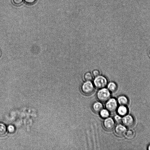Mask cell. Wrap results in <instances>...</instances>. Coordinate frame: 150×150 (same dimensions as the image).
I'll return each mask as SVG.
<instances>
[{"mask_svg": "<svg viewBox=\"0 0 150 150\" xmlns=\"http://www.w3.org/2000/svg\"><path fill=\"white\" fill-rule=\"evenodd\" d=\"M24 0H12L13 4L16 6H19L21 4Z\"/></svg>", "mask_w": 150, "mask_h": 150, "instance_id": "cell-17", "label": "cell"}, {"mask_svg": "<svg viewBox=\"0 0 150 150\" xmlns=\"http://www.w3.org/2000/svg\"><path fill=\"white\" fill-rule=\"evenodd\" d=\"M117 101L119 104L121 105H127L129 102L127 98L124 96H121L118 97Z\"/></svg>", "mask_w": 150, "mask_h": 150, "instance_id": "cell-9", "label": "cell"}, {"mask_svg": "<svg viewBox=\"0 0 150 150\" xmlns=\"http://www.w3.org/2000/svg\"><path fill=\"white\" fill-rule=\"evenodd\" d=\"M135 135L134 131L132 129L127 130L125 135L126 137L128 139H131L133 138Z\"/></svg>", "mask_w": 150, "mask_h": 150, "instance_id": "cell-13", "label": "cell"}, {"mask_svg": "<svg viewBox=\"0 0 150 150\" xmlns=\"http://www.w3.org/2000/svg\"></svg>", "mask_w": 150, "mask_h": 150, "instance_id": "cell-23", "label": "cell"}, {"mask_svg": "<svg viewBox=\"0 0 150 150\" xmlns=\"http://www.w3.org/2000/svg\"><path fill=\"white\" fill-rule=\"evenodd\" d=\"M24 1L27 4L31 5L35 4L37 0H24Z\"/></svg>", "mask_w": 150, "mask_h": 150, "instance_id": "cell-19", "label": "cell"}, {"mask_svg": "<svg viewBox=\"0 0 150 150\" xmlns=\"http://www.w3.org/2000/svg\"><path fill=\"white\" fill-rule=\"evenodd\" d=\"M117 112L119 115L124 116L127 115L128 110L126 106L120 105L117 108Z\"/></svg>", "mask_w": 150, "mask_h": 150, "instance_id": "cell-8", "label": "cell"}, {"mask_svg": "<svg viewBox=\"0 0 150 150\" xmlns=\"http://www.w3.org/2000/svg\"><path fill=\"white\" fill-rule=\"evenodd\" d=\"M100 112V116L103 118L108 117L110 115L109 111L107 109H102Z\"/></svg>", "mask_w": 150, "mask_h": 150, "instance_id": "cell-14", "label": "cell"}, {"mask_svg": "<svg viewBox=\"0 0 150 150\" xmlns=\"http://www.w3.org/2000/svg\"><path fill=\"white\" fill-rule=\"evenodd\" d=\"M8 129L9 133H12L15 131V128L13 125H10L8 127Z\"/></svg>", "mask_w": 150, "mask_h": 150, "instance_id": "cell-18", "label": "cell"}, {"mask_svg": "<svg viewBox=\"0 0 150 150\" xmlns=\"http://www.w3.org/2000/svg\"><path fill=\"white\" fill-rule=\"evenodd\" d=\"M103 108V105L100 102H96L93 104V110L96 112H100Z\"/></svg>", "mask_w": 150, "mask_h": 150, "instance_id": "cell-10", "label": "cell"}, {"mask_svg": "<svg viewBox=\"0 0 150 150\" xmlns=\"http://www.w3.org/2000/svg\"><path fill=\"white\" fill-rule=\"evenodd\" d=\"M7 129L4 123L0 122V137H3L6 134Z\"/></svg>", "mask_w": 150, "mask_h": 150, "instance_id": "cell-12", "label": "cell"}, {"mask_svg": "<svg viewBox=\"0 0 150 150\" xmlns=\"http://www.w3.org/2000/svg\"><path fill=\"white\" fill-rule=\"evenodd\" d=\"M108 89L110 92H113L116 91L117 88L116 84L114 82H110L107 86Z\"/></svg>", "mask_w": 150, "mask_h": 150, "instance_id": "cell-11", "label": "cell"}, {"mask_svg": "<svg viewBox=\"0 0 150 150\" xmlns=\"http://www.w3.org/2000/svg\"><path fill=\"white\" fill-rule=\"evenodd\" d=\"M103 125L105 129L111 130L114 128L115 124L114 120L112 118L108 117L104 120Z\"/></svg>", "mask_w": 150, "mask_h": 150, "instance_id": "cell-6", "label": "cell"}, {"mask_svg": "<svg viewBox=\"0 0 150 150\" xmlns=\"http://www.w3.org/2000/svg\"><path fill=\"white\" fill-rule=\"evenodd\" d=\"M93 76L89 72L86 73L84 76V78L86 81H91L93 79Z\"/></svg>", "mask_w": 150, "mask_h": 150, "instance_id": "cell-15", "label": "cell"}, {"mask_svg": "<svg viewBox=\"0 0 150 150\" xmlns=\"http://www.w3.org/2000/svg\"><path fill=\"white\" fill-rule=\"evenodd\" d=\"M94 85L91 81H86L82 85V91L86 94H91L94 91Z\"/></svg>", "mask_w": 150, "mask_h": 150, "instance_id": "cell-3", "label": "cell"}, {"mask_svg": "<svg viewBox=\"0 0 150 150\" xmlns=\"http://www.w3.org/2000/svg\"><path fill=\"white\" fill-rule=\"evenodd\" d=\"M148 149L149 150H150V144L148 146Z\"/></svg>", "mask_w": 150, "mask_h": 150, "instance_id": "cell-21", "label": "cell"}, {"mask_svg": "<svg viewBox=\"0 0 150 150\" xmlns=\"http://www.w3.org/2000/svg\"><path fill=\"white\" fill-rule=\"evenodd\" d=\"M122 122L124 126L130 127L134 125V120L131 115H127L122 118Z\"/></svg>", "mask_w": 150, "mask_h": 150, "instance_id": "cell-5", "label": "cell"}, {"mask_svg": "<svg viewBox=\"0 0 150 150\" xmlns=\"http://www.w3.org/2000/svg\"><path fill=\"white\" fill-rule=\"evenodd\" d=\"M149 56H150V50L149 52Z\"/></svg>", "mask_w": 150, "mask_h": 150, "instance_id": "cell-22", "label": "cell"}, {"mask_svg": "<svg viewBox=\"0 0 150 150\" xmlns=\"http://www.w3.org/2000/svg\"><path fill=\"white\" fill-rule=\"evenodd\" d=\"M105 105L106 109L109 111L110 112H113L117 108V102L114 98H110L107 101Z\"/></svg>", "mask_w": 150, "mask_h": 150, "instance_id": "cell-4", "label": "cell"}, {"mask_svg": "<svg viewBox=\"0 0 150 150\" xmlns=\"http://www.w3.org/2000/svg\"><path fill=\"white\" fill-rule=\"evenodd\" d=\"M93 83L96 87L101 89L106 86L107 84V80L105 77L100 75L95 77Z\"/></svg>", "mask_w": 150, "mask_h": 150, "instance_id": "cell-2", "label": "cell"}, {"mask_svg": "<svg viewBox=\"0 0 150 150\" xmlns=\"http://www.w3.org/2000/svg\"><path fill=\"white\" fill-rule=\"evenodd\" d=\"M115 130L117 135L119 136H122L125 135L127 130L124 126L118 125L116 127Z\"/></svg>", "mask_w": 150, "mask_h": 150, "instance_id": "cell-7", "label": "cell"}, {"mask_svg": "<svg viewBox=\"0 0 150 150\" xmlns=\"http://www.w3.org/2000/svg\"><path fill=\"white\" fill-rule=\"evenodd\" d=\"M92 74L93 76L96 77L100 75V71L98 70H94L93 71Z\"/></svg>", "mask_w": 150, "mask_h": 150, "instance_id": "cell-20", "label": "cell"}, {"mask_svg": "<svg viewBox=\"0 0 150 150\" xmlns=\"http://www.w3.org/2000/svg\"><path fill=\"white\" fill-rule=\"evenodd\" d=\"M97 96L99 100L102 102H105L110 99L111 94L108 89L104 88H101L98 91Z\"/></svg>", "mask_w": 150, "mask_h": 150, "instance_id": "cell-1", "label": "cell"}, {"mask_svg": "<svg viewBox=\"0 0 150 150\" xmlns=\"http://www.w3.org/2000/svg\"><path fill=\"white\" fill-rule=\"evenodd\" d=\"M114 120L117 123H120L122 121V118L120 115H116L114 117Z\"/></svg>", "mask_w": 150, "mask_h": 150, "instance_id": "cell-16", "label": "cell"}]
</instances>
